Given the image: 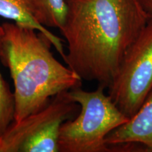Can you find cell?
Segmentation results:
<instances>
[{
	"label": "cell",
	"mask_w": 152,
	"mask_h": 152,
	"mask_svg": "<svg viewBox=\"0 0 152 152\" xmlns=\"http://www.w3.org/2000/svg\"><path fill=\"white\" fill-rule=\"evenodd\" d=\"M0 16L20 26L37 30L48 39L64 59L66 54L63 45L64 39L37 22L34 16L30 0H0Z\"/></svg>",
	"instance_id": "6"
},
{
	"label": "cell",
	"mask_w": 152,
	"mask_h": 152,
	"mask_svg": "<svg viewBox=\"0 0 152 152\" xmlns=\"http://www.w3.org/2000/svg\"><path fill=\"white\" fill-rule=\"evenodd\" d=\"M113 152H152V90L132 118L106 139Z\"/></svg>",
	"instance_id": "5"
},
{
	"label": "cell",
	"mask_w": 152,
	"mask_h": 152,
	"mask_svg": "<svg viewBox=\"0 0 152 152\" xmlns=\"http://www.w3.org/2000/svg\"><path fill=\"white\" fill-rule=\"evenodd\" d=\"M2 28L0 26V39ZM15 99L14 92L9 88L7 81L0 72V137L14 121Z\"/></svg>",
	"instance_id": "8"
},
{
	"label": "cell",
	"mask_w": 152,
	"mask_h": 152,
	"mask_svg": "<svg viewBox=\"0 0 152 152\" xmlns=\"http://www.w3.org/2000/svg\"><path fill=\"white\" fill-rule=\"evenodd\" d=\"M142 7L149 14H152V0H140Z\"/></svg>",
	"instance_id": "9"
},
{
	"label": "cell",
	"mask_w": 152,
	"mask_h": 152,
	"mask_svg": "<svg viewBox=\"0 0 152 152\" xmlns=\"http://www.w3.org/2000/svg\"><path fill=\"white\" fill-rule=\"evenodd\" d=\"M108 94L117 107L132 118L152 90V14L126 51Z\"/></svg>",
	"instance_id": "4"
},
{
	"label": "cell",
	"mask_w": 152,
	"mask_h": 152,
	"mask_svg": "<svg viewBox=\"0 0 152 152\" xmlns=\"http://www.w3.org/2000/svg\"><path fill=\"white\" fill-rule=\"evenodd\" d=\"M34 16L45 27L60 29L66 16V0H30Z\"/></svg>",
	"instance_id": "7"
},
{
	"label": "cell",
	"mask_w": 152,
	"mask_h": 152,
	"mask_svg": "<svg viewBox=\"0 0 152 152\" xmlns=\"http://www.w3.org/2000/svg\"><path fill=\"white\" fill-rule=\"evenodd\" d=\"M105 89L99 85L91 92L81 87L68 90L80 105V112L61 127L58 152H110L106 137L130 118L106 94Z\"/></svg>",
	"instance_id": "3"
},
{
	"label": "cell",
	"mask_w": 152,
	"mask_h": 152,
	"mask_svg": "<svg viewBox=\"0 0 152 152\" xmlns=\"http://www.w3.org/2000/svg\"><path fill=\"white\" fill-rule=\"evenodd\" d=\"M59 30L67 42L64 60L83 80L106 88L150 16L140 0H66Z\"/></svg>",
	"instance_id": "1"
},
{
	"label": "cell",
	"mask_w": 152,
	"mask_h": 152,
	"mask_svg": "<svg viewBox=\"0 0 152 152\" xmlns=\"http://www.w3.org/2000/svg\"><path fill=\"white\" fill-rule=\"evenodd\" d=\"M1 28L0 61L14 83V122L42 110L58 93L81 87L83 80L55 58L42 34L14 22Z\"/></svg>",
	"instance_id": "2"
}]
</instances>
